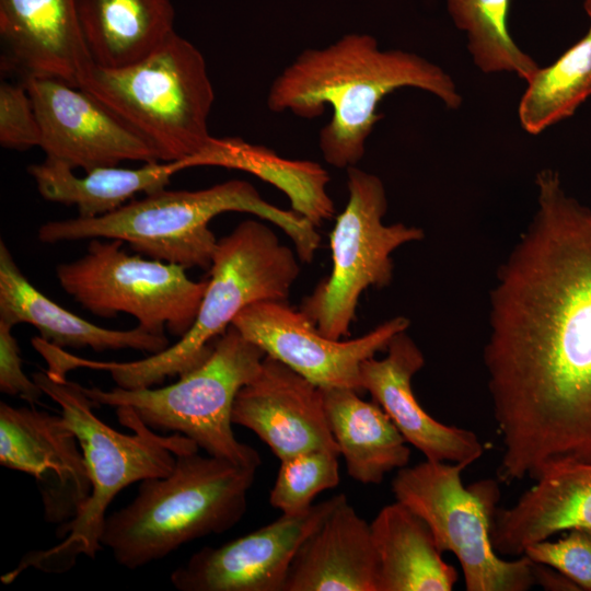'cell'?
<instances>
[{"mask_svg":"<svg viewBox=\"0 0 591 591\" xmlns=\"http://www.w3.org/2000/svg\"><path fill=\"white\" fill-rule=\"evenodd\" d=\"M535 184L533 219L491 291L484 349L503 483L591 462V210L553 170Z\"/></svg>","mask_w":591,"mask_h":591,"instance_id":"1","label":"cell"},{"mask_svg":"<svg viewBox=\"0 0 591 591\" xmlns=\"http://www.w3.org/2000/svg\"><path fill=\"white\" fill-rule=\"evenodd\" d=\"M401 88H415L457 109L463 99L438 65L402 49H381L374 37L349 34L322 48L299 54L273 81L271 112L313 119L327 106L329 121L320 130L324 160L338 169L356 166L381 115L380 102Z\"/></svg>","mask_w":591,"mask_h":591,"instance_id":"2","label":"cell"},{"mask_svg":"<svg viewBox=\"0 0 591 591\" xmlns=\"http://www.w3.org/2000/svg\"><path fill=\"white\" fill-rule=\"evenodd\" d=\"M227 211L255 215L280 228L293 242L299 259L311 263L320 246L316 227L291 210L266 201L248 182L230 179L198 190L146 194L95 218L76 217L42 224V243L86 239H114L144 257L183 266L210 269L218 243L211 219Z\"/></svg>","mask_w":591,"mask_h":591,"instance_id":"3","label":"cell"},{"mask_svg":"<svg viewBox=\"0 0 591 591\" xmlns=\"http://www.w3.org/2000/svg\"><path fill=\"white\" fill-rule=\"evenodd\" d=\"M33 379L45 395L59 405L61 416L77 436L91 482V495L77 518L56 528V536L61 542L25 554L14 569L1 576L5 584L28 568L62 573L70 570L81 555L95 558L103 547L100 538L106 510L115 496L132 483L169 475L176 453L199 449L183 434L160 436L127 406L116 407V415L132 433H121L94 414L96 405L82 385L67 379L55 381L45 371L35 372Z\"/></svg>","mask_w":591,"mask_h":591,"instance_id":"4","label":"cell"},{"mask_svg":"<svg viewBox=\"0 0 591 591\" xmlns=\"http://www.w3.org/2000/svg\"><path fill=\"white\" fill-rule=\"evenodd\" d=\"M298 258L268 225L244 220L218 240L196 320L178 341L127 362L90 360L67 351L62 367L109 372L116 386L126 390L153 387L166 378L182 376L206 361L215 341L244 308L258 301H287L300 273Z\"/></svg>","mask_w":591,"mask_h":591,"instance_id":"5","label":"cell"},{"mask_svg":"<svg viewBox=\"0 0 591 591\" xmlns=\"http://www.w3.org/2000/svg\"><path fill=\"white\" fill-rule=\"evenodd\" d=\"M198 450L176 453L169 475L141 480L134 500L106 517L100 542L118 565L134 570L158 561L243 518L257 468Z\"/></svg>","mask_w":591,"mask_h":591,"instance_id":"6","label":"cell"},{"mask_svg":"<svg viewBox=\"0 0 591 591\" xmlns=\"http://www.w3.org/2000/svg\"><path fill=\"white\" fill-rule=\"evenodd\" d=\"M78 88L144 139L162 162H185L212 138L208 117L215 92L206 60L176 32L128 67L106 69L92 63Z\"/></svg>","mask_w":591,"mask_h":591,"instance_id":"7","label":"cell"},{"mask_svg":"<svg viewBox=\"0 0 591 591\" xmlns=\"http://www.w3.org/2000/svg\"><path fill=\"white\" fill-rule=\"evenodd\" d=\"M265 356L231 325L215 341L206 361L171 385L82 390L97 406L131 408L155 432L183 434L209 455L258 468V452L233 433L232 407L237 392L260 370Z\"/></svg>","mask_w":591,"mask_h":591,"instance_id":"8","label":"cell"},{"mask_svg":"<svg viewBox=\"0 0 591 591\" xmlns=\"http://www.w3.org/2000/svg\"><path fill=\"white\" fill-rule=\"evenodd\" d=\"M467 466L429 460L407 465L393 478L392 493L428 524L442 553L455 555L467 591H526L536 584L535 563L525 555L505 560L491 544L498 482L465 487L461 475Z\"/></svg>","mask_w":591,"mask_h":591,"instance_id":"9","label":"cell"},{"mask_svg":"<svg viewBox=\"0 0 591 591\" xmlns=\"http://www.w3.org/2000/svg\"><path fill=\"white\" fill-rule=\"evenodd\" d=\"M347 188V205L329 234L332 271L300 309L322 335L335 340L349 335L362 292L392 281L393 252L425 235L416 227L383 222L387 198L376 175L348 167Z\"/></svg>","mask_w":591,"mask_h":591,"instance_id":"10","label":"cell"},{"mask_svg":"<svg viewBox=\"0 0 591 591\" xmlns=\"http://www.w3.org/2000/svg\"><path fill=\"white\" fill-rule=\"evenodd\" d=\"M91 239L83 256L57 265L61 289L94 315L126 313L154 334L187 333L208 279L192 280L183 266L130 255L123 241Z\"/></svg>","mask_w":591,"mask_h":591,"instance_id":"11","label":"cell"},{"mask_svg":"<svg viewBox=\"0 0 591 591\" xmlns=\"http://www.w3.org/2000/svg\"><path fill=\"white\" fill-rule=\"evenodd\" d=\"M247 340L321 389L363 391L361 363L386 350L392 338L406 331L409 320L395 316L350 340L322 335L316 326L286 301H258L244 308L233 320Z\"/></svg>","mask_w":591,"mask_h":591,"instance_id":"12","label":"cell"},{"mask_svg":"<svg viewBox=\"0 0 591 591\" xmlns=\"http://www.w3.org/2000/svg\"><path fill=\"white\" fill-rule=\"evenodd\" d=\"M22 82L39 120L46 159L84 172L124 161H160L144 139L80 88L53 78Z\"/></svg>","mask_w":591,"mask_h":591,"instance_id":"13","label":"cell"},{"mask_svg":"<svg viewBox=\"0 0 591 591\" xmlns=\"http://www.w3.org/2000/svg\"><path fill=\"white\" fill-rule=\"evenodd\" d=\"M345 495L282 513L265 526L218 547L206 546L171 573L178 591H283L291 561L303 541Z\"/></svg>","mask_w":591,"mask_h":591,"instance_id":"14","label":"cell"},{"mask_svg":"<svg viewBox=\"0 0 591 591\" xmlns=\"http://www.w3.org/2000/svg\"><path fill=\"white\" fill-rule=\"evenodd\" d=\"M0 464L34 477L45 520L57 526L77 518L91 495L82 450L61 415L1 402Z\"/></svg>","mask_w":591,"mask_h":591,"instance_id":"15","label":"cell"},{"mask_svg":"<svg viewBox=\"0 0 591 591\" xmlns=\"http://www.w3.org/2000/svg\"><path fill=\"white\" fill-rule=\"evenodd\" d=\"M232 422L252 430L279 460L316 449L339 453L322 389L267 355L256 376L237 392Z\"/></svg>","mask_w":591,"mask_h":591,"instance_id":"16","label":"cell"},{"mask_svg":"<svg viewBox=\"0 0 591 591\" xmlns=\"http://www.w3.org/2000/svg\"><path fill=\"white\" fill-rule=\"evenodd\" d=\"M385 351L383 359L372 357L361 363V385L407 443L429 461L471 465L478 460L484 445L473 431L438 421L416 399L412 380L424 367L425 358L406 331L396 334Z\"/></svg>","mask_w":591,"mask_h":591,"instance_id":"17","label":"cell"},{"mask_svg":"<svg viewBox=\"0 0 591 591\" xmlns=\"http://www.w3.org/2000/svg\"><path fill=\"white\" fill-rule=\"evenodd\" d=\"M0 37L7 65L22 79L53 78L78 88L93 63L77 0H0Z\"/></svg>","mask_w":591,"mask_h":591,"instance_id":"18","label":"cell"},{"mask_svg":"<svg viewBox=\"0 0 591 591\" xmlns=\"http://www.w3.org/2000/svg\"><path fill=\"white\" fill-rule=\"evenodd\" d=\"M509 508H498L491 544L521 556L536 542L569 530L591 532V462L563 461L545 468Z\"/></svg>","mask_w":591,"mask_h":591,"instance_id":"19","label":"cell"},{"mask_svg":"<svg viewBox=\"0 0 591 591\" xmlns=\"http://www.w3.org/2000/svg\"><path fill=\"white\" fill-rule=\"evenodd\" d=\"M283 591H378L370 523L346 496L298 548Z\"/></svg>","mask_w":591,"mask_h":591,"instance_id":"20","label":"cell"},{"mask_svg":"<svg viewBox=\"0 0 591 591\" xmlns=\"http://www.w3.org/2000/svg\"><path fill=\"white\" fill-rule=\"evenodd\" d=\"M0 321L12 326L30 324L38 331L39 337L62 349H134L152 355L170 346L165 334H154L140 326L132 329L104 328L66 310L42 293L25 277L2 240Z\"/></svg>","mask_w":591,"mask_h":591,"instance_id":"21","label":"cell"},{"mask_svg":"<svg viewBox=\"0 0 591 591\" xmlns=\"http://www.w3.org/2000/svg\"><path fill=\"white\" fill-rule=\"evenodd\" d=\"M378 559V591H451L456 569L442 559L428 524L399 501L370 523Z\"/></svg>","mask_w":591,"mask_h":591,"instance_id":"22","label":"cell"},{"mask_svg":"<svg viewBox=\"0 0 591 591\" xmlns=\"http://www.w3.org/2000/svg\"><path fill=\"white\" fill-rule=\"evenodd\" d=\"M77 9L92 61L106 69L144 59L175 32L172 0H77Z\"/></svg>","mask_w":591,"mask_h":591,"instance_id":"23","label":"cell"},{"mask_svg":"<svg viewBox=\"0 0 591 591\" xmlns=\"http://www.w3.org/2000/svg\"><path fill=\"white\" fill-rule=\"evenodd\" d=\"M322 391L328 426L350 477L376 485L408 465L407 441L378 403L363 401L350 389Z\"/></svg>","mask_w":591,"mask_h":591,"instance_id":"24","label":"cell"},{"mask_svg":"<svg viewBox=\"0 0 591 591\" xmlns=\"http://www.w3.org/2000/svg\"><path fill=\"white\" fill-rule=\"evenodd\" d=\"M179 171L178 162L159 161L137 169L100 166L78 176L68 165L46 158L42 163L27 167L45 200L74 206L81 218L104 216L139 193L163 189Z\"/></svg>","mask_w":591,"mask_h":591,"instance_id":"25","label":"cell"},{"mask_svg":"<svg viewBox=\"0 0 591 591\" xmlns=\"http://www.w3.org/2000/svg\"><path fill=\"white\" fill-rule=\"evenodd\" d=\"M179 165L182 170L211 165L248 172L282 190L292 210L316 228L335 213L326 188L331 178L318 163L288 160L240 138L212 137L200 153Z\"/></svg>","mask_w":591,"mask_h":591,"instance_id":"26","label":"cell"},{"mask_svg":"<svg viewBox=\"0 0 591 591\" xmlns=\"http://www.w3.org/2000/svg\"><path fill=\"white\" fill-rule=\"evenodd\" d=\"M591 97V24L587 34L552 65L538 67L526 81L518 117L528 134L537 135L570 117Z\"/></svg>","mask_w":591,"mask_h":591,"instance_id":"27","label":"cell"},{"mask_svg":"<svg viewBox=\"0 0 591 591\" xmlns=\"http://www.w3.org/2000/svg\"><path fill=\"white\" fill-rule=\"evenodd\" d=\"M510 1L445 0L454 25L466 35L474 65L484 73L509 72L526 82L540 66L510 34Z\"/></svg>","mask_w":591,"mask_h":591,"instance_id":"28","label":"cell"},{"mask_svg":"<svg viewBox=\"0 0 591 591\" xmlns=\"http://www.w3.org/2000/svg\"><path fill=\"white\" fill-rule=\"evenodd\" d=\"M338 452L325 449L300 452L280 461L269 503L286 514H298L314 498L339 484Z\"/></svg>","mask_w":591,"mask_h":591,"instance_id":"29","label":"cell"},{"mask_svg":"<svg viewBox=\"0 0 591 591\" xmlns=\"http://www.w3.org/2000/svg\"><path fill=\"white\" fill-rule=\"evenodd\" d=\"M522 555L559 571L580 590L591 591L590 531L569 530L555 542L544 540L529 545Z\"/></svg>","mask_w":591,"mask_h":591,"instance_id":"30","label":"cell"},{"mask_svg":"<svg viewBox=\"0 0 591 591\" xmlns=\"http://www.w3.org/2000/svg\"><path fill=\"white\" fill-rule=\"evenodd\" d=\"M40 141L39 120L25 84L1 81L0 144L8 149L26 150L39 147Z\"/></svg>","mask_w":591,"mask_h":591,"instance_id":"31","label":"cell"},{"mask_svg":"<svg viewBox=\"0 0 591 591\" xmlns=\"http://www.w3.org/2000/svg\"><path fill=\"white\" fill-rule=\"evenodd\" d=\"M13 327L0 321V391L34 405L45 393L23 371L20 347L12 334Z\"/></svg>","mask_w":591,"mask_h":591,"instance_id":"32","label":"cell"},{"mask_svg":"<svg viewBox=\"0 0 591 591\" xmlns=\"http://www.w3.org/2000/svg\"><path fill=\"white\" fill-rule=\"evenodd\" d=\"M534 572L536 584L547 590H580L570 579L545 565L535 564Z\"/></svg>","mask_w":591,"mask_h":591,"instance_id":"33","label":"cell"},{"mask_svg":"<svg viewBox=\"0 0 591 591\" xmlns=\"http://www.w3.org/2000/svg\"><path fill=\"white\" fill-rule=\"evenodd\" d=\"M583 8H584V11H586L587 15L591 20V0H583Z\"/></svg>","mask_w":591,"mask_h":591,"instance_id":"34","label":"cell"}]
</instances>
